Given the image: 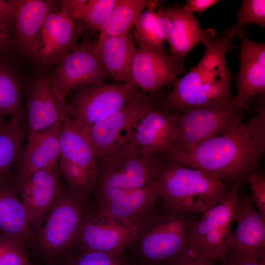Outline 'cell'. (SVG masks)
<instances>
[{
    "mask_svg": "<svg viewBox=\"0 0 265 265\" xmlns=\"http://www.w3.org/2000/svg\"><path fill=\"white\" fill-rule=\"evenodd\" d=\"M0 112L9 120L26 122L22 87L13 71L0 63Z\"/></svg>",
    "mask_w": 265,
    "mask_h": 265,
    "instance_id": "30",
    "label": "cell"
},
{
    "mask_svg": "<svg viewBox=\"0 0 265 265\" xmlns=\"http://www.w3.org/2000/svg\"><path fill=\"white\" fill-rule=\"evenodd\" d=\"M88 201L63 189L34 233L29 248L45 263L56 265L73 252L77 247L80 231L90 208Z\"/></svg>",
    "mask_w": 265,
    "mask_h": 265,
    "instance_id": "4",
    "label": "cell"
},
{
    "mask_svg": "<svg viewBox=\"0 0 265 265\" xmlns=\"http://www.w3.org/2000/svg\"><path fill=\"white\" fill-rule=\"evenodd\" d=\"M240 40V66L237 77V93L231 104L244 111L257 96L265 93V45L255 42L247 36L244 29L238 30Z\"/></svg>",
    "mask_w": 265,
    "mask_h": 265,
    "instance_id": "18",
    "label": "cell"
},
{
    "mask_svg": "<svg viewBox=\"0 0 265 265\" xmlns=\"http://www.w3.org/2000/svg\"><path fill=\"white\" fill-rule=\"evenodd\" d=\"M0 232L19 239L28 250L34 239L33 232L13 177L0 181Z\"/></svg>",
    "mask_w": 265,
    "mask_h": 265,
    "instance_id": "24",
    "label": "cell"
},
{
    "mask_svg": "<svg viewBox=\"0 0 265 265\" xmlns=\"http://www.w3.org/2000/svg\"><path fill=\"white\" fill-rule=\"evenodd\" d=\"M118 0H88L80 19L76 22L83 29L99 31Z\"/></svg>",
    "mask_w": 265,
    "mask_h": 265,
    "instance_id": "32",
    "label": "cell"
},
{
    "mask_svg": "<svg viewBox=\"0 0 265 265\" xmlns=\"http://www.w3.org/2000/svg\"><path fill=\"white\" fill-rule=\"evenodd\" d=\"M218 0H188L183 5L184 9L188 13H201L219 2Z\"/></svg>",
    "mask_w": 265,
    "mask_h": 265,
    "instance_id": "39",
    "label": "cell"
},
{
    "mask_svg": "<svg viewBox=\"0 0 265 265\" xmlns=\"http://www.w3.org/2000/svg\"><path fill=\"white\" fill-rule=\"evenodd\" d=\"M88 1V0H61V12L76 23L81 17Z\"/></svg>",
    "mask_w": 265,
    "mask_h": 265,
    "instance_id": "36",
    "label": "cell"
},
{
    "mask_svg": "<svg viewBox=\"0 0 265 265\" xmlns=\"http://www.w3.org/2000/svg\"><path fill=\"white\" fill-rule=\"evenodd\" d=\"M159 201L158 181L139 189L125 192L108 200L96 204L104 212L134 229L155 211Z\"/></svg>",
    "mask_w": 265,
    "mask_h": 265,
    "instance_id": "22",
    "label": "cell"
},
{
    "mask_svg": "<svg viewBox=\"0 0 265 265\" xmlns=\"http://www.w3.org/2000/svg\"><path fill=\"white\" fill-rule=\"evenodd\" d=\"M171 20V27L166 40L170 56L183 62L185 56L200 43L203 44L216 35L213 29L204 30L193 14L187 12L183 5L165 7Z\"/></svg>",
    "mask_w": 265,
    "mask_h": 265,
    "instance_id": "23",
    "label": "cell"
},
{
    "mask_svg": "<svg viewBox=\"0 0 265 265\" xmlns=\"http://www.w3.org/2000/svg\"><path fill=\"white\" fill-rule=\"evenodd\" d=\"M163 98L157 92L139 91L132 100L97 122L85 134L98 161L113 154L130 142L139 120L159 107Z\"/></svg>",
    "mask_w": 265,
    "mask_h": 265,
    "instance_id": "7",
    "label": "cell"
},
{
    "mask_svg": "<svg viewBox=\"0 0 265 265\" xmlns=\"http://www.w3.org/2000/svg\"><path fill=\"white\" fill-rule=\"evenodd\" d=\"M243 111L231 103L185 108L175 114L176 132L173 146L182 149L193 147L226 130L243 117Z\"/></svg>",
    "mask_w": 265,
    "mask_h": 265,
    "instance_id": "11",
    "label": "cell"
},
{
    "mask_svg": "<svg viewBox=\"0 0 265 265\" xmlns=\"http://www.w3.org/2000/svg\"><path fill=\"white\" fill-rule=\"evenodd\" d=\"M60 146L59 167L68 190L75 196L88 201L97 182L98 161L87 135L70 117L62 127Z\"/></svg>",
    "mask_w": 265,
    "mask_h": 265,
    "instance_id": "8",
    "label": "cell"
},
{
    "mask_svg": "<svg viewBox=\"0 0 265 265\" xmlns=\"http://www.w3.org/2000/svg\"><path fill=\"white\" fill-rule=\"evenodd\" d=\"M223 265H265V257L257 260L237 261L227 260Z\"/></svg>",
    "mask_w": 265,
    "mask_h": 265,
    "instance_id": "41",
    "label": "cell"
},
{
    "mask_svg": "<svg viewBox=\"0 0 265 265\" xmlns=\"http://www.w3.org/2000/svg\"><path fill=\"white\" fill-rule=\"evenodd\" d=\"M176 132L175 114L159 106L139 120L130 142L144 153L161 156L173 145Z\"/></svg>",
    "mask_w": 265,
    "mask_h": 265,
    "instance_id": "20",
    "label": "cell"
},
{
    "mask_svg": "<svg viewBox=\"0 0 265 265\" xmlns=\"http://www.w3.org/2000/svg\"><path fill=\"white\" fill-rule=\"evenodd\" d=\"M137 48L130 32L96 43L97 53L104 68L116 82L127 84H130L132 65Z\"/></svg>",
    "mask_w": 265,
    "mask_h": 265,
    "instance_id": "25",
    "label": "cell"
},
{
    "mask_svg": "<svg viewBox=\"0 0 265 265\" xmlns=\"http://www.w3.org/2000/svg\"><path fill=\"white\" fill-rule=\"evenodd\" d=\"M162 159L160 156L144 153L130 142L98 161L95 190L112 188L120 194L152 184L158 180Z\"/></svg>",
    "mask_w": 265,
    "mask_h": 265,
    "instance_id": "6",
    "label": "cell"
},
{
    "mask_svg": "<svg viewBox=\"0 0 265 265\" xmlns=\"http://www.w3.org/2000/svg\"><path fill=\"white\" fill-rule=\"evenodd\" d=\"M10 39L8 22L0 19V53L8 48L10 45Z\"/></svg>",
    "mask_w": 265,
    "mask_h": 265,
    "instance_id": "40",
    "label": "cell"
},
{
    "mask_svg": "<svg viewBox=\"0 0 265 265\" xmlns=\"http://www.w3.org/2000/svg\"><path fill=\"white\" fill-rule=\"evenodd\" d=\"M19 2V0H0V19L7 22L15 19Z\"/></svg>",
    "mask_w": 265,
    "mask_h": 265,
    "instance_id": "37",
    "label": "cell"
},
{
    "mask_svg": "<svg viewBox=\"0 0 265 265\" xmlns=\"http://www.w3.org/2000/svg\"><path fill=\"white\" fill-rule=\"evenodd\" d=\"M134 236L133 227L91 206L81 227L76 250L123 253L131 245Z\"/></svg>",
    "mask_w": 265,
    "mask_h": 265,
    "instance_id": "14",
    "label": "cell"
},
{
    "mask_svg": "<svg viewBox=\"0 0 265 265\" xmlns=\"http://www.w3.org/2000/svg\"><path fill=\"white\" fill-rule=\"evenodd\" d=\"M49 77L57 96L65 101L73 91L106 82L111 77L102 65L96 44L84 41L63 55Z\"/></svg>",
    "mask_w": 265,
    "mask_h": 265,
    "instance_id": "12",
    "label": "cell"
},
{
    "mask_svg": "<svg viewBox=\"0 0 265 265\" xmlns=\"http://www.w3.org/2000/svg\"><path fill=\"white\" fill-rule=\"evenodd\" d=\"M9 120L0 112V132L7 125Z\"/></svg>",
    "mask_w": 265,
    "mask_h": 265,
    "instance_id": "42",
    "label": "cell"
},
{
    "mask_svg": "<svg viewBox=\"0 0 265 265\" xmlns=\"http://www.w3.org/2000/svg\"><path fill=\"white\" fill-rule=\"evenodd\" d=\"M83 28L61 11L52 9L30 48L28 56L39 66L57 63L78 44Z\"/></svg>",
    "mask_w": 265,
    "mask_h": 265,
    "instance_id": "16",
    "label": "cell"
},
{
    "mask_svg": "<svg viewBox=\"0 0 265 265\" xmlns=\"http://www.w3.org/2000/svg\"><path fill=\"white\" fill-rule=\"evenodd\" d=\"M160 1L157 0L138 15L132 34L136 43L144 44L164 52V44L171 27V20L165 7L155 11Z\"/></svg>",
    "mask_w": 265,
    "mask_h": 265,
    "instance_id": "27",
    "label": "cell"
},
{
    "mask_svg": "<svg viewBox=\"0 0 265 265\" xmlns=\"http://www.w3.org/2000/svg\"><path fill=\"white\" fill-rule=\"evenodd\" d=\"M251 24L265 26V0H243L237 13V20L229 29L235 33Z\"/></svg>",
    "mask_w": 265,
    "mask_h": 265,
    "instance_id": "34",
    "label": "cell"
},
{
    "mask_svg": "<svg viewBox=\"0 0 265 265\" xmlns=\"http://www.w3.org/2000/svg\"><path fill=\"white\" fill-rule=\"evenodd\" d=\"M165 160L158 181L159 202L166 209L189 214L203 213L231 188L209 173Z\"/></svg>",
    "mask_w": 265,
    "mask_h": 265,
    "instance_id": "3",
    "label": "cell"
},
{
    "mask_svg": "<svg viewBox=\"0 0 265 265\" xmlns=\"http://www.w3.org/2000/svg\"><path fill=\"white\" fill-rule=\"evenodd\" d=\"M28 249L19 239L0 232V265H26Z\"/></svg>",
    "mask_w": 265,
    "mask_h": 265,
    "instance_id": "33",
    "label": "cell"
},
{
    "mask_svg": "<svg viewBox=\"0 0 265 265\" xmlns=\"http://www.w3.org/2000/svg\"><path fill=\"white\" fill-rule=\"evenodd\" d=\"M240 118L222 133L193 147L172 146L161 157L165 160L212 175L230 187L240 188L248 176L258 171L265 153V109L243 121Z\"/></svg>",
    "mask_w": 265,
    "mask_h": 265,
    "instance_id": "1",
    "label": "cell"
},
{
    "mask_svg": "<svg viewBox=\"0 0 265 265\" xmlns=\"http://www.w3.org/2000/svg\"><path fill=\"white\" fill-rule=\"evenodd\" d=\"M26 134V122L13 120L0 132V181L12 178Z\"/></svg>",
    "mask_w": 265,
    "mask_h": 265,
    "instance_id": "29",
    "label": "cell"
},
{
    "mask_svg": "<svg viewBox=\"0 0 265 265\" xmlns=\"http://www.w3.org/2000/svg\"><path fill=\"white\" fill-rule=\"evenodd\" d=\"M235 223L226 260L253 261L265 257V217L255 207L250 194L244 191L239 192Z\"/></svg>",
    "mask_w": 265,
    "mask_h": 265,
    "instance_id": "13",
    "label": "cell"
},
{
    "mask_svg": "<svg viewBox=\"0 0 265 265\" xmlns=\"http://www.w3.org/2000/svg\"><path fill=\"white\" fill-rule=\"evenodd\" d=\"M26 265H32L29 263L28 264H27Z\"/></svg>",
    "mask_w": 265,
    "mask_h": 265,
    "instance_id": "43",
    "label": "cell"
},
{
    "mask_svg": "<svg viewBox=\"0 0 265 265\" xmlns=\"http://www.w3.org/2000/svg\"><path fill=\"white\" fill-rule=\"evenodd\" d=\"M239 189L232 187L216 205L193 219L189 236L190 252L215 262L226 261Z\"/></svg>",
    "mask_w": 265,
    "mask_h": 265,
    "instance_id": "9",
    "label": "cell"
},
{
    "mask_svg": "<svg viewBox=\"0 0 265 265\" xmlns=\"http://www.w3.org/2000/svg\"><path fill=\"white\" fill-rule=\"evenodd\" d=\"M50 1L20 0L15 18L16 44L28 56L30 48L51 11Z\"/></svg>",
    "mask_w": 265,
    "mask_h": 265,
    "instance_id": "26",
    "label": "cell"
},
{
    "mask_svg": "<svg viewBox=\"0 0 265 265\" xmlns=\"http://www.w3.org/2000/svg\"><path fill=\"white\" fill-rule=\"evenodd\" d=\"M56 265H130L125 252L76 250Z\"/></svg>",
    "mask_w": 265,
    "mask_h": 265,
    "instance_id": "31",
    "label": "cell"
},
{
    "mask_svg": "<svg viewBox=\"0 0 265 265\" xmlns=\"http://www.w3.org/2000/svg\"><path fill=\"white\" fill-rule=\"evenodd\" d=\"M22 92L26 105L27 141L40 132L58 122H64L71 116L67 102L57 96L46 75L34 78Z\"/></svg>",
    "mask_w": 265,
    "mask_h": 265,
    "instance_id": "17",
    "label": "cell"
},
{
    "mask_svg": "<svg viewBox=\"0 0 265 265\" xmlns=\"http://www.w3.org/2000/svg\"><path fill=\"white\" fill-rule=\"evenodd\" d=\"M172 265H219L216 262L190 252Z\"/></svg>",
    "mask_w": 265,
    "mask_h": 265,
    "instance_id": "38",
    "label": "cell"
},
{
    "mask_svg": "<svg viewBox=\"0 0 265 265\" xmlns=\"http://www.w3.org/2000/svg\"><path fill=\"white\" fill-rule=\"evenodd\" d=\"M153 0H118L99 31L97 44L105 39L125 34L133 26L138 15L146 8L156 3Z\"/></svg>",
    "mask_w": 265,
    "mask_h": 265,
    "instance_id": "28",
    "label": "cell"
},
{
    "mask_svg": "<svg viewBox=\"0 0 265 265\" xmlns=\"http://www.w3.org/2000/svg\"><path fill=\"white\" fill-rule=\"evenodd\" d=\"M131 72L130 84L145 92H158L172 83L184 72L183 62L177 61L164 52L137 43Z\"/></svg>",
    "mask_w": 265,
    "mask_h": 265,
    "instance_id": "19",
    "label": "cell"
},
{
    "mask_svg": "<svg viewBox=\"0 0 265 265\" xmlns=\"http://www.w3.org/2000/svg\"><path fill=\"white\" fill-rule=\"evenodd\" d=\"M64 122H58L36 134L22 148L13 176L19 177L56 164L60 155V134Z\"/></svg>",
    "mask_w": 265,
    "mask_h": 265,
    "instance_id": "21",
    "label": "cell"
},
{
    "mask_svg": "<svg viewBox=\"0 0 265 265\" xmlns=\"http://www.w3.org/2000/svg\"><path fill=\"white\" fill-rule=\"evenodd\" d=\"M251 189L253 202L260 214L265 217V178L259 170L250 174L247 178Z\"/></svg>",
    "mask_w": 265,
    "mask_h": 265,
    "instance_id": "35",
    "label": "cell"
},
{
    "mask_svg": "<svg viewBox=\"0 0 265 265\" xmlns=\"http://www.w3.org/2000/svg\"><path fill=\"white\" fill-rule=\"evenodd\" d=\"M189 214L158 208L135 228L130 246L142 265H172L190 252Z\"/></svg>",
    "mask_w": 265,
    "mask_h": 265,
    "instance_id": "2",
    "label": "cell"
},
{
    "mask_svg": "<svg viewBox=\"0 0 265 265\" xmlns=\"http://www.w3.org/2000/svg\"><path fill=\"white\" fill-rule=\"evenodd\" d=\"M138 92L131 84L104 82L76 89L65 100L73 122L86 134L100 120L129 103Z\"/></svg>",
    "mask_w": 265,
    "mask_h": 265,
    "instance_id": "10",
    "label": "cell"
},
{
    "mask_svg": "<svg viewBox=\"0 0 265 265\" xmlns=\"http://www.w3.org/2000/svg\"><path fill=\"white\" fill-rule=\"evenodd\" d=\"M61 175L58 161L50 168L24 176H13L34 234L63 189Z\"/></svg>",
    "mask_w": 265,
    "mask_h": 265,
    "instance_id": "15",
    "label": "cell"
},
{
    "mask_svg": "<svg viewBox=\"0 0 265 265\" xmlns=\"http://www.w3.org/2000/svg\"><path fill=\"white\" fill-rule=\"evenodd\" d=\"M231 77L226 62L204 54L196 65L172 83V91L159 107L177 114L189 107L231 103Z\"/></svg>",
    "mask_w": 265,
    "mask_h": 265,
    "instance_id": "5",
    "label": "cell"
}]
</instances>
